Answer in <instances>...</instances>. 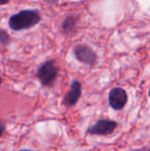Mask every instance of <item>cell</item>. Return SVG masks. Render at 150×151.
I'll use <instances>...</instances> for the list:
<instances>
[{"instance_id":"8","label":"cell","mask_w":150,"mask_h":151,"mask_svg":"<svg viewBox=\"0 0 150 151\" xmlns=\"http://www.w3.org/2000/svg\"><path fill=\"white\" fill-rule=\"evenodd\" d=\"M11 42V37L7 32L0 29V43L3 45H8Z\"/></svg>"},{"instance_id":"12","label":"cell","mask_w":150,"mask_h":151,"mask_svg":"<svg viewBox=\"0 0 150 151\" xmlns=\"http://www.w3.org/2000/svg\"><path fill=\"white\" fill-rule=\"evenodd\" d=\"M149 98H150V88H149Z\"/></svg>"},{"instance_id":"4","label":"cell","mask_w":150,"mask_h":151,"mask_svg":"<svg viewBox=\"0 0 150 151\" xmlns=\"http://www.w3.org/2000/svg\"><path fill=\"white\" fill-rule=\"evenodd\" d=\"M118 123L111 119H100L88 128V134L92 135H109L117 128Z\"/></svg>"},{"instance_id":"6","label":"cell","mask_w":150,"mask_h":151,"mask_svg":"<svg viewBox=\"0 0 150 151\" xmlns=\"http://www.w3.org/2000/svg\"><path fill=\"white\" fill-rule=\"evenodd\" d=\"M81 90H82L81 83L79 81H73L71 85L70 90L66 93V95L63 99V104L67 107L75 105L78 103L79 99L80 98Z\"/></svg>"},{"instance_id":"2","label":"cell","mask_w":150,"mask_h":151,"mask_svg":"<svg viewBox=\"0 0 150 151\" xmlns=\"http://www.w3.org/2000/svg\"><path fill=\"white\" fill-rule=\"evenodd\" d=\"M59 67L54 60H48L42 64L36 72V76L44 87H51L56 81Z\"/></svg>"},{"instance_id":"13","label":"cell","mask_w":150,"mask_h":151,"mask_svg":"<svg viewBox=\"0 0 150 151\" xmlns=\"http://www.w3.org/2000/svg\"><path fill=\"white\" fill-rule=\"evenodd\" d=\"M149 150H150V149H149Z\"/></svg>"},{"instance_id":"11","label":"cell","mask_w":150,"mask_h":151,"mask_svg":"<svg viewBox=\"0 0 150 151\" xmlns=\"http://www.w3.org/2000/svg\"><path fill=\"white\" fill-rule=\"evenodd\" d=\"M1 84H2V78L0 77V85H1Z\"/></svg>"},{"instance_id":"5","label":"cell","mask_w":150,"mask_h":151,"mask_svg":"<svg viewBox=\"0 0 150 151\" xmlns=\"http://www.w3.org/2000/svg\"><path fill=\"white\" fill-rule=\"evenodd\" d=\"M128 102L126 91L122 88H114L109 94V104L115 111H121Z\"/></svg>"},{"instance_id":"3","label":"cell","mask_w":150,"mask_h":151,"mask_svg":"<svg viewBox=\"0 0 150 151\" xmlns=\"http://www.w3.org/2000/svg\"><path fill=\"white\" fill-rule=\"evenodd\" d=\"M75 58L81 63L93 66L97 61L95 52L87 44H78L73 49Z\"/></svg>"},{"instance_id":"9","label":"cell","mask_w":150,"mask_h":151,"mask_svg":"<svg viewBox=\"0 0 150 151\" xmlns=\"http://www.w3.org/2000/svg\"><path fill=\"white\" fill-rule=\"evenodd\" d=\"M4 131H5V125L3 121H0V138L3 136Z\"/></svg>"},{"instance_id":"7","label":"cell","mask_w":150,"mask_h":151,"mask_svg":"<svg viewBox=\"0 0 150 151\" xmlns=\"http://www.w3.org/2000/svg\"><path fill=\"white\" fill-rule=\"evenodd\" d=\"M77 20H78V18L75 16L71 15V16L66 17L62 23V29H63L64 33H65V34L72 33V31H73V29L76 26Z\"/></svg>"},{"instance_id":"10","label":"cell","mask_w":150,"mask_h":151,"mask_svg":"<svg viewBox=\"0 0 150 151\" xmlns=\"http://www.w3.org/2000/svg\"><path fill=\"white\" fill-rule=\"evenodd\" d=\"M10 2V0H0V5H4Z\"/></svg>"},{"instance_id":"1","label":"cell","mask_w":150,"mask_h":151,"mask_svg":"<svg viewBox=\"0 0 150 151\" xmlns=\"http://www.w3.org/2000/svg\"><path fill=\"white\" fill-rule=\"evenodd\" d=\"M41 19V14L37 10H23L10 17L9 27L13 31L26 30L36 26Z\"/></svg>"}]
</instances>
